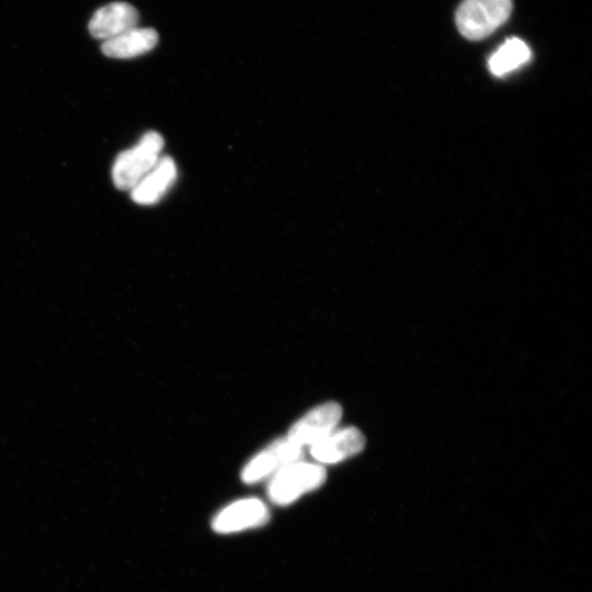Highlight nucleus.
<instances>
[{
  "label": "nucleus",
  "mask_w": 592,
  "mask_h": 592,
  "mask_svg": "<svg viewBox=\"0 0 592 592\" xmlns=\"http://www.w3.org/2000/svg\"><path fill=\"white\" fill-rule=\"evenodd\" d=\"M513 0H464L455 14L459 33L473 41L482 39L504 24Z\"/></svg>",
  "instance_id": "7ed1b4c3"
},
{
  "label": "nucleus",
  "mask_w": 592,
  "mask_h": 592,
  "mask_svg": "<svg viewBox=\"0 0 592 592\" xmlns=\"http://www.w3.org/2000/svg\"><path fill=\"white\" fill-rule=\"evenodd\" d=\"M304 448L287 437L277 439L257 453L242 468L241 480L253 485L271 478L283 467L301 460Z\"/></svg>",
  "instance_id": "20e7f679"
},
{
  "label": "nucleus",
  "mask_w": 592,
  "mask_h": 592,
  "mask_svg": "<svg viewBox=\"0 0 592 592\" xmlns=\"http://www.w3.org/2000/svg\"><path fill=\"white\" fill-rule=\"evenodd\" d=\"M138 11L127 2H112L98 9L92 15L88 29L90 34L106 41L137 26Z\"/></svg>",
  "instance_id": "1a4fd4ad"
},
{
  "label": "nucleus",
  "mask_w": 592,
  "mask_h": 592,
  "mask_svg": "<svg viewBox=\"0 0 592 592\" xmlns=\"http://www.w3.org/2000/svg\"><path fill=\"white\" fill-rule=\"evenodd\" d=\"M532 53L524 41L508 38L489 58L488 65L494 76H504L531 59Z\"/></svg>",
  "instance_id": "9b49d317"
},
{
  "label": "nucleus",
  "mask_w": 592,
  "mask_h": 592,
  "mask_svg": "<svg viewBox=\"0 0 592 592\" xmlns=\"http://www.w3.org/2000/svg\"><path fill=\"white\" fill-rule=\"evenodd\" d=\"M159 36L150 27H133L112 38L103 41L102 53L111 58L128 59L152 50Z\"/></svg>",
  "instance_id": "9d476101"
},
{
  "label": "nucleus",
  "mask_w": 592,
  "mask_h": 592,
  "mask_svg": "<svg viewBox=\"0 0 592 592\" xmlns=\"http://www.w3.org/2000/svg\"><path fill=\"white\" fill-rule=\"evenodd\" d=\"M326 478L327 471L321 464L299 460L283 467L270 478L267 497L274 504L287 505L320 488Z\"/></svg>",
  "instance_id": "f03ea898"
},
{
  "label": "nucleus",
  "mask_w": 592,
  "mask_h": 592,
  "mask_svg": "<svg viewBox=\"0 0 592 592\" xmlns=\"http://www.w3.org/2000/svg\"><path fill=\"white\" fill-rule=\"evenodd\" d=\"M178 178L174 160L162 155L153 168L147 172L130 190L132 200L139 205H155L173 186Z\"/></svg>",
  "instance_id": "0eeeda50"
},
{
  "label": "nucleus",
  "mask_w": 592,
  "mask_h": 592,
  "mask_svg": "<svg viewBox=\"0 0 592 592\" xmlns=\"http://www.w3.org/2000/svg\"><path fill=\"white\" fill-rule=\"evenodd\" d=\"M163 145V137L156 130H149L132 148L121 151L112 167L115 187L129 191L157 163Z\"/></svg>",
  "instance_id": "f257e3e1"
},
{
  "label": "nucleus",
  "mask_w": 592,
  "mask_h": 592,
  "mask_svg": "<svg viewBox=\"0 0 592 592\" xmlns=\"http://www.w3.org/2000/svg\"><path fill=\"white\" fill-rule=\"evenodd\" d=\"M341 417L342 408L339 403L325 402L298 419L288 430L286 437L303 448L309 447L334 431Z\"/></svg>",
  "instance_id": "39448f33"
},
{
  "label": "nucleus",
  "mask_w": 592,
  "mask_h": 592,
  "mask_svg": "<svg viewBox=\"0 0 592 592\" xmlns=\"http://www.w3.org/2000/svg\"><path fill=\"white\" fill-rule=\"evenodd\" d=\"M270 512L258 498H244L234 501L221 509L212 521V528L219 534H232L264 525Z\"/></svg>",
  "instance_id": "423d86ee"
},
{
  "label": "nucleus",
  "mask_w": 592,
  "mask_h": 592,
  "mask_svg": "<svg viewBox=\"0 0 592 592\" xmlns=\"http://www.w3.org/2000/svg\"><path fill=\"white\" fill-rule=\"evenodd\" d=\"M365 447V436L355 426L335 429L309 446L310 455L320 464H335L358 454Z\"/></svg>",
  "instance_id": "6e6552de"
}]
</instances>
